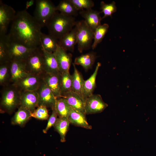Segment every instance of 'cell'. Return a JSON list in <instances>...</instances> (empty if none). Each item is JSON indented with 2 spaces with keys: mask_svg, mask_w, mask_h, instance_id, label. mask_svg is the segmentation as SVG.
Segmentation results:
<instances>
[{
  "mask_svg": "<svg viewBox=\"0 0 156 156\" xmlns=\"http://www.w3.org/2000/svg\"><path fill=\"white\" fill-rule=\"evenodd\" d=\"M42 27L26 10L16 13L7 34L14 41L30 48L40 45Z\"/></svg>",
  "mask_w": 156,
  "mask_h": 156,
  "instance_id": "cell-1",
  "label": "cell"
},
{
  "mask_svg": "<svg viewBox=\"0 0 156 156\" xmlns=\"http://www.w3.org/2000/svg\"><path fill=\"white\" fill-rule=\"evenodd\" d=\"M78 11L92 8L94 3L92 0H70Z\"/></svg>",
  "mask_w": 156,
  "mask_h": 156,
  "instance_id": "cell-35",
  "label": "cell"
},
{
  "mask_svg": "<svg viewBox=\"0 0 156 156\" xmlns=\"http://www.w3.org/2000/svg\"><path fill=\"white\" fill-rule=\"evenodd\" d=\"M61 74V97H62L73 91L72 75L69 72Z\"/></svg>",
  "mask_w": 156,
  "mask_h": 156,
  "instance_id": "cell-31",
  "label": "cell"
},
{
  "mask_svg": "<svg viewBox=\"0 0 156 156\" xmlns=\"http://www.w3.org/2000/svg\"><path fill=\"white\" fill-rule=\"evenodd\" d=\"M21 92L14 84H9L3 87L1 91L0 112L12 113L19 107Z\"/></svg>",
  "mask_w": 156,
  "mask_h": 156,
  "instance_id": "cell-3",
  "label": "cell"
},
{
  "mask_svg": "<svg viewBox=\"0 0 156 156\" xmlns=\"http://www.w3.org/2000/svg\"><path fill=\"white\" fill-rule=\"evenodd\" d=\"M38 106V95L37 91L21 92L19 107L25 108L32 113Z\"/></svg>",
  "mask_w": 156,
  "mask_h": 156,
  "instance_id": "cell-14",
  "label": "cell"
},
{
  "mask_svg": "<svg viewBox=\"0 0 156 156\" xmlns=\"http://www.w3.org/2000/svg\"><path fill=\"white\" fill-rule=\"evenodd\" d=\"M31 117L39 120H46L49 118L47 107L43 105L38 106L31 114Z\"/></svg>",
  "mask_w": 156,
  "mask_h": 156,
  "instance_id": "cell-34",
  "label": "cell"
},
{
  "mask_svg": "<svg viewBox=\"0 0 156 156\" xmlns=\"http://www.w3.org/2000/svg\"><path fill=\"white\" fill-rule=\"evenodd\" d=\"M77 23L74 17L56 12L46 24L49 34L59 40L70 32Z\"/></svg>",
  "mask_w": 156,
  "mask_h": 156,
  "instance_id": "cell-2",
  "label": "cell"
},
{
  "mask_svg": "<svg viewBox=\"0 0 156 156\" xmlns=\"http://www.w3.org/2000/svg\"><path fill=\"white\" fill-rule=\"evenodd\" d=\"M70 122L67 118L58 117L53 127L60 137V141L64 142L66 141V136L68 131Z\"/></svg>",
  "mask_w": 156,
  "mask_h": 156,
  "instance_id": "cell-27",
  "label": "cell"
},
{
  "mask_svg": "<svg viewBox=\"0 0 156 156\" xmlns=\"http://www.w3.org/2000/svg\"><path fill=\"white\" fill-rule=\"evenodd\" d=\"M73 65L74 72L72 75L73 91L84 99L83 95V88L84 80L74 63H73Z\"/></svg>",
  "mask_w": 156,
  "mask_h": 156,
  "instance_id": "cell-25",
  "label": "cell"
},
{
  "mask_svg": "<svg viewBox=\"0 0 156 156\" xmlns=\"http://www.w3.org/2000/svg\"><path fill=\"white\" fill-rule=\"evenodd\" d=\"M33 16L42 27L47 22L56 12V6L49 0H36Z\"/></svg>",
  "mask_w": 156,
  "mask_h": 156,
  "instance_id": "cell-4",
  "label": "cell"
},
{
  "mask_svg": "<svg viewBox=\"0 0 156 156\" xmlns=\"http://www.w3.org/2000/svg\"><path fill=\"white\" fill-rule=\"evenodd\" d=\"M101 12L103 13L102 19L108 16H111L112 14L116 12L117 7L115 1H113L109 3H106L102 1L100 3Z\"/></svg>",
  "mask_w": 156,
  "mask_h": 156,
  "instance_id": "cell-33",
  "label": "cell"
},
{
  "mask_svg": "<svg viewBox=\"0 0 156 156\" xmlns=\"http://www.w3.org/2000/svg\"><path fill=\"white\" fill-rule=\"evenodd\" d=\"M11 61L0 64V85L3 87L10 84Z\"/></svg>",
  "mask_w": 156,
  "mask_h": 156,
  "instance_id": "cell-29",
  "label": "cell"
},
{
  "mask_svg": "<svg viewBox=\"0 0 156 156\" xmlns=\"http://www.w3.org/2000/svg\"><path fill=\"white\" fill-rule=\"evenodd\" d=\"M31 112L27 109L19 107L11 120L12 125H17L23 127L31 117Z\"/></svg>",
  "mask_w": 156,
  "mask_h": 156,
  "instance_id": "cell-24",
  "label": "cell"
},
{
  "mask_svg": "<svg viewBox=\"0 0 156 156\" xmlns=\"http://www.w3.org/2000/svg\"><path fill=\"white\" fill-rule=\"evenodd\" d=\"M108 106L100 94H93L85 100L86 114H93L102 112Z\"/></svg>",
  "mask_w": 156,
  "mask_h": 156,
  "instance_id": "cell-9",
  "label": "cell"
},
{
  "mask_svg": "<svg viewBox=\"0 0 156 156\" xmlns=\"http://www.w3.org/2000/svg\"><path fill=\"white\" fill-rule=\"evenodd\" d=\"M42 80V76L29 74L15 85L21 92L37 91Z\"/></svg>",
  "mask_w": 156,
  "mask_h": 156,
  "instance_id": "cell-11",
  "label": "cell"
},
{
  "mask_svg": "<svg viewBox=\"0 0 156 156\" xmlns=\"http://www.w3.org/2000/svg\"><path fill=\"white\" fill-rule=\"evenodd\" d=\"M52 114L49 118L48 123L46 128L43 130V132L46 133L48 130L52 127L53 126L58 118V116L55 107L52 109Z\"/></svg>",
  "mask_w": 156,
  "mask_h": 156,
  "instance_id": "cell-36",
  "label": "cell"
},
{
  "mask_svg": "<svg viewBox=\"0 0 156 156\" xmlns=\"http://www.w3.org/2000/svg\"><path fill=\"white\" fill-rule=\"evenodd\" d=\"M35 1L34 0H31L26 2L25 5V9L26 10L33 5Z\"/></svg>",
  "mask_w": 156,
  "mask_h": 156,
  "instance_id": "cell-37",
  "label": "cell"
},
{
  "mask_svg": "<svg viewBox=\"0 0 156 156\" xmlns=\"http://www.w3.org/2000/svg\"><path fill=\"white\" fill-rule=\"evenodd\" d=\"M86 115L71 108L67 118L70 123L73 125L91 129L92 127L88 122Z\"/></svg>",
  "mask_w": 156,
  "mask_h": 156,
  "instance_id": "cell-20",
  "label": "cell"
},
{
  "mask_svg": "<svg viewBox=\"0 0 156 156\" xmlns=\"http://www.w3.org/2000/svg\"><path fill=\"white\" fill-rule=\"evenodd\" d=\"M76 25L78 49L79 53H81L91 47L94 38V31L83 20L77 21Z\"/></svg>",
  "mask_w": 156,
  "mask_h": 156,
  "instance_id": "cell-5",
  "label": "cell"
},
{
  "mask_svg": "<svg viewBox=\"0 0 156 156\" xmlns=\"http://www.w3.org/2000/svg\"><path fill=\"white\" fill-rule=\"evenodd\" d=\"M56 58L59 70L61 74L69 72L72 61V55L59 46L53 53Z\"/></svg>",
  "mask_w": 156,
  "mask_h": 156,
  "instance_id": "cell-12",
  "label": "cell"
},
{
  "mask_svg": "<svg viewBox=\"0 0 156 156\" xmlns=\"http://www.w3.org/2000/svg\"><path fill=\"white\" fill-rule=\"evenodd\" d=\"M72 109L86 115L85 111V100L73 91L62 96Z\"/></svg>",
  "mask_w": 156,
  "mask_h": 156,
  "instance_id": "cell-17",
  "label": "cell"
},
{
  "mask_svg": "<svg viewBox=\"0 0 156 156\" xmlns=\"http://www.w3.org/2000/svg\"><path fill=\"white\" fill-rule=\"evenodd\" d=\"M37 91L38 95V106L43 105L52 109L55 107L57 99L43 78Z\"/></svg>",
  "mask_w": 156,
  "mask_h": 156,
  "instance_id": "cell-10",
  "label": "cell"
},
{
  "mask_svg": "<svg viewBox=\"0 0 156 156\" xmlns=\"http://www.w3.org/2000/svg\"><path fill=\"white\" fill-rule=\"evenodd\" d=\"M96 53L91 51L76 57L74 64L80 65L85 70H88L93 66L96 58Z\"/></svg>",
  "mask_w": 156,
  "mask_h": 156,
  "instance_id": "cell-23",
  "label": "cell"
},
{
  "mask_svg": "<svg viewBox=\"0 0 156 156\" xmlns=\"http://www.w3.org/2000/svg\"><path fill=\"white\" fill-rule=\"evenodd\" d=\"M6 35H0V64L11 61L8 53Z\"/></svg>",
  "mask_w": 156,
  "mask_h": 156,
  "instance_id": "cell-32",
  "label": "cell"
},
{
  "mask_svg": "<svg viewBox=\"0 0 156 156\" xmlns=\"http://www.w3.org/2000/svg\"><path fill=\"white\" fill-rule=\"evenodd\" d=\"M16 14L12 7L0 1V35L6 34L8 25L14 19Z\"/></svg>",
  "mask_w": 156,
  "mask_h": 156,
  "instance_id": "cell-8",
  "label": "cell"
},
{
  "mask_svg": "<svg viewBox=\"0 0 156 156\" xmlns=\"http://www.w3.org/2000/svg\"><path fill=\"white\" fill-rule=\"evenodd\" d=\"M71 108L64 98H57L55 109L59 117L68 118Z\"/></svg>",
  "mask_w": 156,
  "mask_h": 156,
  "instance_id": "cell-28",
  "label": "cell"
},
{
  "mask_svg": "<svg viewBox=\"0 0 156 156\" xmlns=\"http://www.w3.org/2000/svg\"><path fill=\"white\" fill-rule=\"evenodd\" d=\"M101 12L91 8L80 11L79 14L87 25L94 31L101 25L102 18L100 15Z\"/></svg>",
  "mask_w": 156,
  "mask_h": 156,
  "instance_id": "cell-15",
  "label": "cell"
},
{
  "mask_svg": "<svg viewBox=\"0 0 156 156\" xmlns=\"http://www.w3.org/2000/svg\"><path fill=\"white\" fill-rule=\"evenodd\" d=\"M77 44V27L76 25L70 32L59 40V44L66 51L73 52Z\"/></svg>",
  "mask_w": 156,
  "mask_h": 156,
  "instance_id": "cell-18",
  "label": "cell"
},
{
  "mask_svg": "<svg viewBox=\"0 0 156 156\" xmlns=\"http://www.w3.org/2000/svg\"><path fill=\"white\" fill-rule=\"evenodd\" d=\"M59 46V40L50 34L42 32L40 38V46L45 51L53 53Z\"/></svg>",
  "mask_w": 156,
  "mask_h": 156,
  "instance_id": "cell-22",
  "label": "cell"
},
{
  "mask_svg": "<svg viewBox=\"0 0 156 156\" xmlns=\"http://www.w3.org/2000/svg\"><path fill=\"white\" fill-rule=\"evenodd\" d=\"M101 66L100 62H98L94 71L90 77L84 80L83 88V95L86 99L92 94L96 87V79L99 69Z\"/></svg>",
  "mask_w": 156,
  "mask_h": 156,
  "instance_id": "cell-21",
  "label": "cell"
},
{
  "mask_svg": "<svg viewBox=\"0 0 156 156\" xmlns=\"http://www.w3.org/2000/svg\"><path fill=\"white\" fill-rule=\"evenodd\" d=\"M109 28V25L104 23L101 24L95 29L94 31V42L91 46L92 49H94L102 41L107 32Z\"/></svg>",
  "mask_w": 156,
  "mask_h": 156,
  "instance_id": "cell-30",
  "label": "cell"
},
{
  "mask_svg": "<svg viewBox=\"0 0 156 156\" xmlns=\"http://www.w3.org/2000/svg\"><path fill=\"white\" fill-rule=\"evenodd\" d=\"M42 78L56 98L61 97V73H45Z\"/></svg>",
  "mask_w": 156,
  "mask_h": 156,
  "instance_id": "cell-16",
  "label": "cell"
},
{
  "mask_svg": "<svg viewBox=\"0 0 156 156\" xmlns=\"http://www.w3.org/2000/svg\"><path fill=\"white\" fill-rule=\"evenodd\" d=\"M8 55L10 61H25L36 48H30L11 39L6 35Z\"/></svg>",
  "mask_w": 156,
  "mask_h": 156,
  "instance_id": "cell-7",
  "label": "cell"
},
{
  "mask_svg": "<svg viewBox=\"0 0 156 156\" xmlns=\"http://www.w3.org/2000/svg\"><path fill=\"white\" fill-rule=\"evenodd\" d=\"M28 74L25 61H11L10 84H15Z\"/></svg>",
  "mask_w": 156,
  "mask_h": 156,
  "instance_id": "cell-13",
  "label": "cell"
},
{
  "mask_svg": "<svg viewBox=\"0 0 156 156\" xmlns=\"http://www.w3.org/2000/svg\"><path fill=\"white\" fill-rule=\"evenodd\" d=\"M56 11L66 16H75L78 15V11L70 0H63L56 6Z\"/></svg>",
  "mask_w": 156,
  "mask_h": 156,
  "instance_id": "cell-26",
  "label": "cell"
},
{
  "mask_svg": "<svg viewBox=\"0 0 156 156\" xmlns=\"http://www.w3.org/2000/svg\"><path fill=\"white\" fill-rule=\"evenodd\" d=\"M41 49L43 54L44 67L45 73L53 74L60 73L54 53L46 51L42 48Z\"/></svg>",
  "mask_w": 156,
  "mask_h": 156,
  "instance_id": "cell-19",
  "label": "cell"
},
{
  "mask_svg": "<svg viewBox=\"0 0 156 156\" xmlns=\"http://www.w3.org/2000/svg\"><path fill=\"white\" fill-rule=\"evenodd\" d=\"M27 71L29 74L42 76L45 73L42 50L40 48H36L25 61Z\"/></svg>",
  "mask_w": 156,
  "mask_h": 156,
  "instance_id": "cell-6",
  "label": "cell"
}]
</instances>
